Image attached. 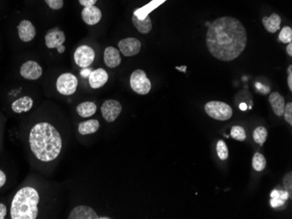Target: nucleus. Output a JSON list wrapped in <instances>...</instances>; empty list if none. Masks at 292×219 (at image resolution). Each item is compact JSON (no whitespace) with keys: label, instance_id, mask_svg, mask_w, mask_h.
<instances>
[{"label":"nucleus","instance_id":"obj_32","mask_svg":"<svg viewBox=\"0 0 292 219\" xmlns=\"http://www.w3.org/2000/svg\"><path fill=\"white\" fill-rule=\"evenodd\" d=\"M287 73H288V79H287V81H288V86H289L290 90L292 91V66L290 65L289 67H288V70H287Z\"/></svg>","mask_w":292,"mask_h":219},{"label":"nucleus","instance_id":"obj_25","mask_svg":"<svg viewBox=\"0 0 292 219\" xmlns=\"http://www.w3.org/2000/svg\"><path fill=\"white\" fill-rule=\"evenodd\" d=\"M252 165H253V168L256 171L260 172V171H264L267 165V162H266L264 155L260 153L254 154L253 160H252Z\"/></svg>","mask_w":292,"mask_h":219},{"label":"nucleus","instance_id":"obj_6","mask_svg":"<svg viewBox=\"0 0 292 219\" xmlns=\"http://www.w3.org/2000/svg\"><path fill=\"white\" fill-rule=\"evenodd\" d=\"M78 86V80L73 73H65L60 75L56 81V88L60 94L72 95L76 93Z\"/></svg>","mask_w":292,"mask_h":219},{"label":"nucleus","instance_id":"obj_16","mask_svg":"<svg viewBox=\"0 0 292 219\" xmlns=\"http://www.w3.org/2000/svg\"><path fill=\"white\" fill-rule=\"evenodd\" d=\"M268 101L272 105V109L275 115L279 117L282 116L286 108V101L284 96L279 94L278 92H273L268 97Z\"/></svg>","mask_w":292,"mask_h":219},{"label":"nucleus","instance_id":"obj_1","mask_svg":"<svg viewBox=\"0 0 292 219\" xmlns=\"http://www.w3.org/2000/svg\"><path fill=\"white\" fill-rule=\"evenodd\" d=\"M247 31L240 20L222 17L210 24L206 33V46L216 59L232 61L242 53L247 45Z\"/></svg>","mask_w":292,"mask_h":219},{"label":"nucleus","instance_id":"obj_21","mask_svg":"<svg viewBox=\"0 0 292 219\" xmlns=\"http://www.w3.org/2000/svg\"><path fill=\"white\" fill-rule=\"evenodd\" d=\"M262 24L268 32L275 33L280 29L281 17L276 13L272 14L270 17H262Z\"/></svg>","mask_w":292,"mask_h":219},{"label":"nucleus","instance_id":"obj_12","mask_svg":"<svg viewBox=\"0 0 292 219\" xmlns=\"http://www.w3.org/2000/svg\"><path fill=\"white\" fill-rule=\"evenodd\" d=\"M82 17L86 24L88 25H94L101 20V10L94 5L84 7V10L82 11Z\"/></svg>","mask_w":292,"mask_h":219},{"label":"nucleus","instance_id":"obj_15","mask_svg":"<svg viewBox=\"0 0 292 219\" xmlns=\"http://www.w3.org/2000/svg\"><path fill=\"white\" fill-rule=\"evenodd\" d=\"M36 29L29 20L21 21L18 24V36L22 41H32L35 38Z\"/></svg>","mask_w":292,"mask_h":219},{"label":"nucleus","instance_id":"obj_7","mask_svg":"<svg viewBox=\"0 0 292 219\" xmlns=\"http://www.w3.org/2000/svg\"><path fill=\"white\" fill-rule=\"evenodd\" d=\"M96 53L93 48H91L88 45H80L74 52V61L77 64V66H80L82 68L88 67L92 63L94 62Z\"/></svg>","mask_w":292,"mask_h":219},{"label":"nucleus","instance_id":"obj_24","mask_svg":"<svg viewBox=\"0 0 292 219\" xmlns=\"http://www.w3.org/2000/svg\"><path fill=\"white\" fill-rule=\"evenodd\" d=\"M254 142L262 146L268 138V131L264 127H258L253 133Z\"/></svg>","mask_w":292,"mask_h":219},{"label":"nucleus","instance_id":"obj_13","mask_svg":"<svg viewBox=\"0 0 292 219\" xmlns=\"http://www.w3.org/2000/svg\"><path fill=\"white\" fill-rule=\"evenodd\" d=\"M108 80V73L102 68L92 71L88 77V82L93 89H98L104 87Z\"/></svg>","mask_w":292,"mask_h":219},{"label":"nucleus","instance_id":"obj_8","mask_svg":"<svg viewBox=\"0 0 292 219\" xmlns=\"http://www.w3.org/2000/svg\"><path fill=\"white\" fill-rule=\"evenodd\" d=\"M101 112L106 122H115L122 112V105L116 100H107L102 106Z\"/></svg>","mask_w":292,"mask_h":219},{"label":"nucleus","instance_id":"obj_19","mask_svg":"<svg viewBox=\"0 0 292 219\" xmlns=\"http://www.w3.org/2000/svg\"><path fill=\"white\" fill-rule=\"evenodd\" d=\"M289 199V194L286 190H274L272 192V199H270V206L272 208L279 209L282 208L286 205V201Z\"/></svg>","mask_w":292,"mask_h":219},{"label":"nucleus","instance_id":"obj_2","mask_svg":"<svg viewBox=\"0 0 292 219\" xmlns=\"http://www.w3.org/2000/svg\"><path fill=\"white\" fill-rule=\"evenodd\" d=\"M29 144L37 159L42 162H51L59 157L62 140L54 126L48 122H40L30 131Z\"/></svg>","mask_w":292,"mask_h":219},{"label":"nucleus","instance_id":"obj_37","mask_svg":"<svg viewBox=\"0 0 292 219\" xmlns=\"http://www.w3.org/2000/svg\"><path fill=\"white\" fill-rule=\"evenodd\" d=\"M286 52L289 54V56H292V43H289L286 47Z\"/></svg>","mask_w":292,"mask_h":219},{"label":"nucleus","instance_id":"obj_27","mask_svg":"<svg viewBox=\"0 0 292 219\" xmlns=\"http://www.w3.org/2000/svg\"><path fill=\"white\" fill-rule=\"evenodd\" d=\"M216 151L220 160L225 161L228 158V149L224 141H218L216 144Z\"/></svg>","mask_w":292,"mask_h":219},{"label":"nucleus","instance_id":"obj_3","mask_svg":"<svg viewBox=\"0 0 292 219\" xmlns=\"http://www.w3.org/2000/svg\"><path fill=\"white\" fill-rule=\"evenodd\" d=\"M40 196L35 189L24 187L14 196L10 206L12 219H35L38 217Z\"/></svg>","mask_w":292,"mask_h":219},{"label":"nucleus","instance_id":"obj_33","mask_svg":"<svg viewBox=\"0 0 292 219\" xmlns=\"http://www.w3.org/2000/svg\"><path fill=\"white\" fill-rule=\"evenodd\" d=\"M98 0H79L80 4L82 6H90V5H94V3H96Z\"/></svg>","mask_w":292,"mask_h":219},{"label":"nucleus","instance_id":"obj_4","mask_svg":"<svg viewBox=\"0 0 292 219\" xmlns=\"http://www.w3.org/2000/svg\"><path fill=\"white\" fill-rule=\"evenodd\" d=\"M205 111L210 117L217 121H228L233 115L231 106L222 101H209L205 105Z\"/></svg>","mask_w":292,"mask_h":219},{"label":"nucleus","instance_id":"obj_20","mask_svg":"<svg viewBox=\"0 0 292 219\" xmlns=\"http://www.w3.org/2000/svg\"><path fill=\"white\" fill-rule=\"evenodd\" d=\"M34 105V101L29 96H24L20 99H18L17 101H14L12 104V109L16 114H21L24 112H28L31 110Z\"/></svg>","mask_w":292,"mask_h":219},{"label":"nucleus","instance_id":"obj_18","mask_svg":"<svg viewBox=\"0 0 292 219\" xmlns=\"http://www.w3.org/2000/svg\"><path fill=\"white\" fill-rule=\"evenodd\" d=\"M132 22L136 30L142 34H148L152 29V22L148 15L144 18H140V17H138L136 14H134Z\"/></svg>","mask_w":292,"mask_h":219},{"label":"nucleus","instance_id":"obj_26","mask_svg":"<svg viewBox=\"0 0 292 219\" xmlns=\"http://www.w3.org/2000/svg\"><path fill=\"white\" fill-rule=\"evenodd\" d=\"M230 136L232 138L239 142H244L247 138L245 129L240 126H234L230 131Z\"/></svg>","mask_w":292,"mask_h":219},{"label":"nucleus","instance_id":"obj_17","mask_svg":"<svg viewBox=\"0 0 292 219\" xmlns=\"http://www.w3.org/2000/svg\"><path fill=\"white\" fill-rule=\"evenodd\" d=\"M121 61L122 59L119 53V50L113 46H108L105 49L104 62L106 66L110 68H115L121 64Z\"/></svg>","mask_w":292,"mask_h":219},{"label":"nucleus","instance_id":"obj_30","mask_svg":"<svg viewBox=\"0 0 292 219\" xmlns=\"http://www.w3.org/2000/svg\"><path fill=\"white\" fill-rule=\"evenodd\" d=\"M49 8L52 10H60L64 5V0H45Z\"/></svg>","mask_w":292,"mask_h":219},{"label":"nucleus","instance_id":"obj_34","mask_svg":"<svg viewBox=\"0 0 292 219\" xmlns=\"http://www.w3.org/2000/svg\"><path fill=\"white\" fill-rule=\"evenodd\" d=\"M7 214L6 206L4 204H0V219H4Z\"/></svg>","mask_w":292,"mask_h":219},{"label":"nucleus","instance_id":"obj_36","mask_svg":"<svg viewBox=\"0 0 292 219\" xmlns=\"http://www.w3.org/2000/svg\"><path fill=\"white\" fill-rule=\"evenodd\" d=\"M6 182V174L4 173L3 171L0 170V188L3 187L4 184Z\"/></svg>","mask_w":292,"mask_h":219},{"label":"nucleus","instance_id":"obj_22","mask_svg":"<svg viewBox=\"0 0 292 219\" xmlns=\"http://www.w3.org/2000/svg\"><path fill=\"white\" fill-rule=\"evenodd\" d=\"M76 112L82 118H88L96 112V105L92 101H84L77 106Z\"/></svg>","mask_w":292,"mask_h":219},{"label":"nucleus","instance_id":"obj_9","mask_svg":"<svg viewBox=\"0 0 292 219\" xmlns=\"http://www.w3.org/2000/svg\"><path fill=\"white\" fill-rule=\"evenodd\" d=\"M119 51L126 57H132L140 53L141 42L136 38H126L118 43Z\"/></svg>","mask_w":292,"mask_h":219},{"label":"nucleus","instance_id":"obj_35","mask_svg":"<svg viewBox=\"0 0 292 219\" xmlns=\"http://www.w3.org/2000/svg\"><path fill=\"white\" fill-rule=\"evenodd\" d=\"M91 72H92V70H91L90 68L85 67V68H84V69L80 71V76L84 77V78H88L90 75Z\"/></svg>","mask_w":292,"mask_h":219},{"label":"nucleus","instance_id":"obj_31","mask_svg":"<svg viewBox=\"0 0 292 219\" xmlns=\"http://www.w3.org/2000/svg\"><path fill=\"white\" fill-rule=\"evenodd\" d=\"M284 116L286 122L289 123L290 125H292V103L289 102L286 105L284 112Z\"/></svg>","mask_w":292,"mask_h":219},{"label":"nucleus","instance_id":"obj_38","mask_svg":"<svg viewBox=\"0 0 292 219\" xmlns=\"http://www.w3.org/2000/svg\"><path fill=\"white\" fill-rule=\"evenodd\" d=\"M57 50H58V52H60V53H63V52H64V51H65V46H64V45H60L59 47H57Z\"/></svg>","mask_w":292,"mask_h":219},{"label":"nucleus","instance_id":"obj_28","mask_svg":"<svg viewBox=\"0 0 292 219\" xmlns=\"http://www.w3.org/2000/svg\"><path fill=\"white\" fill-rule=\"evenodd\" d=\"M279 39L284 44H289L292 41V29L290 26H284L282 28L280 34Z\"/></svg>","mask_w":292,"mask_h":219},{"label":"nucleus","instance_id":"obj_11","mask_svg":"<svg viewBox=\"0 0 292 219\" xmlns=\"http://www.w3.org/2000/svg\"><path fill=\"white\" fill-rule=\"evenodd\" d=\"M66 40V36L62 31L57 28L49 31L45 36L46 45L48 48H57L60 45H62Z\"/></svg>","mask_w":292,"mask_h":219},{"label":"nucleus","instance_id":"obj_23","mask_svg":"<svg viewBox=\"0 0 292 219\" xmlns=\"http://www.w3.org/2000/svg\"><path fill=\"white\" fill-rule=\"evenodd\" d=\"M100 128V123L98 120L93 119V120H88L86 122H80L78 125V131L80 135H90L96 132Z\"/></svg>","mask_w":292,"mask_h":219},{"label":"nucleus","instance_id":"obj_5","mask_svg":"<svg viewBox=\"0 0 292 219\" xmlns=\"http://www.w3.org/2000/svg\"><path fill=\"white\" fill-rule=\"evenodd\" d=\"M130 87L136 94L146 95L152 89V83L146 72L142 69H136L132 73L130 79Z\"/></svg>","mask_w":292,"mask_h":219},{"label":"nucleus","instance_id":"obj_10","mask_svg":"<svg viewBox=\"0 0 292 219\" xmlns=\"http://www.w3.org/2000/svg\"><path fill=\"white\" fill-rule=\"evenodd\" d=\"M42 73L43 71L42 66L34 60L24 62L20 67L21 76L26 80H38V78L42 77Z\"/></svg>","mask_w":292,"mask_h":219},{"label":"nucleus","instance_id":"obj_14","mask_svg":"<svg viewBox=\"0 0 292 219\" xmlns=\"http://www.w3.org/2000/svg\"><path fill=\"white\" fill-rule=\"evenodd\" d=\"M70 219H99L94 210L85 206H76L68 215Z\"/></svg>","mask_w":292,"mask_h":219},{"label":"nucleus","instance_id":"obj_39","mask_svg":"<svg viewBox=\"0 0 292 219\" xmlns=\"http://www.w3.org/2000/svg\"><path fill=\"white\" fill-rule=\"evenodd\" d=\"M176 69L181 70V71L183 70V72H186V66H182V67H178V66H177V67H176Z\"/></svg>","mask_w":292,"mask_h":219},{"label":"nucleus","instance_id":"obj_29","mask_svg":"<svg viewBox=\"0 0 292 219\" xmlns=\"http://www.w3.org/2000/svg\"><path fill=\"white\" fill-rule=\"evenodd\" d=\"M284 190L286 192H288L289 194L290 199L292 198V172H289L284 176Z\"/></svg>","mask_w":292,"mask_h":219}]
</instances>
